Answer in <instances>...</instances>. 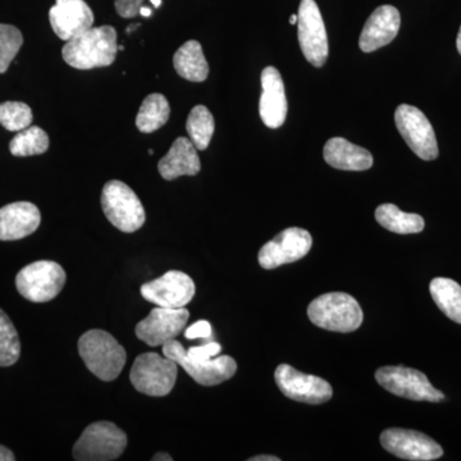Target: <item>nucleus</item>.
I'll return each instance as SVG.
<instances>
[{
  "label": "nucleus",
  "mask_w": 461,
  "mask_h": 461,
  "mask_svg": "<svg viewBox=\"0 0 461 461\" xmlns=\"http://www.w3.org/2000/svg\"><path fill=\"white\" fill-rule=\"evenodd\" d=\"M117 32L112 26L91 27L67 41L63 59L74 68L86 69L108 67L117 57Z\"/></svg>",
  "instance_id": "1"
},
{
  "label": "nucleus",
  "mask_w": 461,
  "mask_h": 461,
  "mask_svg": "<svg viewBox=\"0 0 461 461\" xmlns=\"http://www.w3.org/2000/svg\"><path fill=\"white\" fill-rule=\"evenodd\" d=\"M78 353L85 366L94 375L104 382L114 381L126 364L123 346L102 330H91L78 339Z\"/></svg>",
  "instance_id": "2"
},
{
  "label": "nucleus",
  "mask_w": 461,
  "mask_h": 461,
  "mask_svg": "<svg viewBox=\"0 0 461 461\" xmlns=\"http://www.w3.org/2000/svg\"><path fill=\"white\" fill-rule=\"evenodd\" d=\"M312 323L332 332H354L362 326L363 311L353 296L344 293L324 294L308 308Z\"/></svg>",
  "instance_id": "3"
},
{
  "label": "nucleus",
  "mask_w": 461,
  "mask_h": 461,
  "mask_svg": "<svg viewBox=\"0 0 461 461\" xmlns=\"http://www.w3.org/2000/svg\"><path fill=\"white\" fill-rule=\"evenodd\" d=\"M102 208L109 222L122 232L132 233L145 223V211L140 199L122 181H109L103 187Z\"/></svg>",
  "instance_id": "4"
},
{
  "label": "nucleus",
  "mask_w": 461,
  "mask_h": 461,
  "mask_svg": "<svg viewBox=\"0 0 461 461\" xmlns=\"http://www.w3.org/2000/svg\"><path fill=\"white\" fill-rule=\"evenodd\" d=\"M178 364L157 353L139 355L132 364L130 381L139 393L153 397L168 395L177 379Z\"/></svg>",
  "instance_id": "5"
},
{
  "label": "nucleus",
  "mask_w": 461,
  "mask_h": 461,
  "mask_svg": "<svg viewBox=\"0 0 461 461\" xmlns=\"http://www.w3.org/2000/svg\"><path fill=\"white\" fill-rule=\"evenodd\" d=\"M127 436L111 421H96L85 429L74 446L78 461H111L126 450Z\"/></svg>",
  "instance_id": "6"
},
{
  "label": "nucleus",
  "mask_w": 461,
  "mask_h": 461,
  "mask_svg": "<svg viewBox=\"0 0 461 461\" xmlns=\"http://www.w3.org/2000/svg\"><path fill=\"white\" fill-rule=\"evenodd\" d=\"M65 269L51 260H39L18 272V293L32 303H48L56 299L65 287Z\"/></svg>",
  "instance_id": "7"
},
{
  "label": "nucleus",
  "mask_w": 461,
  "mask_h": 461,
  "mask_svg": "<svg viewBox=\"0 0 461 461\" xmlns=\"http://www.w3.org/2000/svg\"><path fill=\"white\" fill-rule=\"evenodd\" d=\"M379 386L412 402H441L444 393L430 384L424 373L406 366H382L375 372Z\"/></svg>",
  "instance_id": "8"
},
{
  "label": "nucleus",
  "mask_w": 461,
  "mask_h": 461,
  "mask_svg": "<svg viewBox=\"0 0 461 461\" xmlns=\"http://www.w3.org/2000/svg\"><path fill=\"white\" fill-rule=\"evenodd\" d=\"M297 36L305 59L318 68L323 66L329 58V36L315 0H302L300 3Z\"/></svg>",
  "instance_id": "9"
},
{
  "label": "nucleus",
  "mask_w": 461,
  "mask_h": 461,
  "mask_svg": "<svg viewBox=\"0 0 461 461\" xmlns=\"http://www.w3.org/2000/svg\"><path fill=\"white\" fill-rule=\"evenodd\" d=\"M163 355L184 368L194 381L202 386H217L236 375L238 364L229 355L215 357L208 362H193L180 342L172 339L163 345Z\"/></svg>",
  "instance_id": "10"
},
{
  "label": "nucleus",
  "mask_w": 461,
  "mask_h": 461,
  "mask_svg": "<svg viewBox=\"0 0 461 461\" xmlns=\"http://www.w3.org/2000/svg\"><path fill=\"white\" fill-rule=\"evenodd\" d=\"M395 123L403 140L420 159L435 160L438 157L435 130L420 109L409 104L399 105Z\"/></svg>",
  "instance_id": "11"
},
{
  "label": "nucleus",
  "mask_w": 461,
  "mask_h": 461,
  "mask_svg": "<svg viewBox=\"0 0 461 461\" xmlns=\"http://www.w3.org/2000/svg\"><path fill=\"white\" fill-rule=\"evenodd\" d=\"M312 245L313 239L308 230L290 227L260 249L258 260L264 269L278 268L284 264L297 262L308 256Z\"/></svg>",
  "instance_id": "12"
},
{
  "label": "nucleus",
  "mask_w": 461,
  "mask_h": 461,
  "mask_svg": "<svg viewBox=\"0 0 461 461\" xmlns=\"http://www.w3.org/2000/svg\"><path fill=\"white\" fill-rule=\"evenodd\" d=\"M275 379L282 393L295 402L318 405L332 399L333 390L329 382L317 375L296 371L287 364H281L276 369Z\"/></svg>",
  "instance_id": "13"
},
{
  "label": "nucleus",
  "mask_w": 461,
  "mask_h": 461,
  "mask_svg": "<svg viewBox=\"0 0 461 461\" xmlns=\"http://www.w3.org/2000/svg\"><path fill=\"white\" fill-rule=\"evenodd\" d=\"M195 284L186 273L169 271L141 286V296L162 308H185L195 296Z\"/></svg>",
  "instance_id": "14"
},
{
  "label": "nucleus",
  "mask_w": 461,
  "mask_h": 461,
  "mask_svg": "<svg viewBox=\"0 0 461 461\" xmlns=\"http://www.w3.org/2000/svg\"><path fill=\"white\" fill-rule=\"evenodd\" d=\"M381 444L388 453L403 460L430 461L444 455L435 439L417 430L390 429L382 432Z\"/></svg>",
  "instance_id": "15"
},
{
  "label": "nucleus",
  "mask_w": 461,
  "mask_h": 461,
  "mask_svg": "<svg viewBox=\"0 0 461 461\" xmlns=\"http://www.w3.org/2000/svg\"><path fill=\"white\" fill-rule=\"evenodd\" d=\"M189 318L190 312L186 308L157 306L145 320L139 321L135 329L136 336L151 348L163 346L180 335Z\"/></svg>",
  "instance_id": "16"
},
{
  "label": "nucleus",
  "mask_w": 461,
  "mask_h": 461,
  "mask_svg": "<svg viewBox=\"0 0 461 461\" xmlns=\"http://www.w3.org/2000/svg\"><path fill=\"white\" fill-rule=\"evenodd\" d=\"M50 20L58 38L68 41L93 27L94 14L84 0H57L50 8Z\"/></svg>",
  "instance_id": "17"
},
{
  "label": "nucleus",
  "mask_w": 461,
  "mask_h": 461,
  "mask_svg": "<svg viewBox=\"0 0 461 461\" xmlns=\"http://www.w3.org/2000/svg\"><path fill=\"white\" fill-rule=\"evenodd\" d=\"M262 96L259 114L263 123L269 129H280L287 117V99L284 80L276 67H266L262 72Z\"/></svg>",
  "instance_id": "18"
},
{
  "label": "nucleus",
  "mask_w": 461,
  "mask_h": 461,
  "mask_svg": "<svg viewBox=\"0 0 461 461\" xmlns=\"http://www.w3.org/2000/svg\"><path fill=\"white\" fill-rule=\"evenodd\" d=\"M402 25L400 12L393 5H381L366 20L360 35V50L372 53L379 48L386 47L399 33Z\"/></svg>",
  "instance_id": "19"
},
{
  "label": "nucleus",
  "mask_w": 461,
  "mask_h": 461,
  "mask_svg": "<svg viewBox=\"0 0 461 461\" xmlns=\"http://www.w3.org/2000/svg\"><path fill=\"white\" fill-rule=\"evenodd\" d=\"M41 214L29 202L12 203L0 208V241H16L32 235L39 229Z\"/></svg>",
  "instance_id": "20"
},
{
  "label": "nucleus",
  "mask_w": 461,
  "mask_h": 461,
  "mask_svg": "<svg viewBox=\"0 0 461 461\" xmlns=\"http://www.w3.org/2000/svg\"><path fill=\"white\" fill-rule=\"evenodd\" d=\"M202 163L198 149L187 138H178L173 142L168 153L158 163V171L167 181H173L181 176H195L200 172Z\"/></svg>",
  "instance_id": "21"
},
{
  "label": "nucleus",
  "mask_w": 461,
  "mask_h": 461,
  "mask_svg": "<svg viewBox=\"0 0 461 461\" xmlns=\"http://www.w3.org/2000/svg\"><path fill=\"white\" fill-rule=\"evenodd\" d=\"M323 157L330 167L341 171H366L373 166V157L368 150L342 138L327 141Z\"/></svg>",
  "instance_id": "22"
},
{
  "label": "nucleus",
  "mask_w": 461,
  "mask_h": 461,
  "mask_svg": "<svg viewBox=\"0 0 461 461\" xmlns=\"http://www.w3.org/2000/svg\"><path fill=\"white\" fill-rule=\"evenodd\" d=\"M176 72L191 83H203L208 78L209 66L199 41H190L176 51L173 57Z\"/></svg>",
  "instance_id": "23"
},
{
  "label": "nucleus",
  "mask_w": 461,
  "mask_h": 461,
  "mask_svg": "<svg viewBox=\"0 0 461 461\" xmlns=\"http://www.w3.org/2000/svg\"><path fill=\"white\" fill-rule=\"evenodd\" d=\"M375 220L384 229L399 235L420 233L426 226L420 214L405 213L393 204L379 205L375 209Z\"/></svg>",
  "instance_id": "24"
},
{
  "label": "nucleus",
  "mask_w": 461,
  "mask_h": 461,
  "mask_svg": "<svg viewBox=\"0 0 461 461\" xmlns=\"http://www.w3.org/2000/svg\"><path fill=\"white\" fill-rule=\"evenodd\" d=\"M430 295L439 311L461 324V286L450 278L437 277L429 285Z\"/></svg>",
  "instance_id": "25"
},
{
  "label": "nucleus",
  "mask_w": 461,
  "mask_h": 461,
  "mask_svg": "<svg viewBox=\"0 0 461 461\" xmlns=\"http://www.w3.org/2000/svg\"><path fill=\"white\" fill-rule=\"evenodd\" d=\"M171 108L168 100L162 94H150L142 102L136 117V127L142 133H151L165 126L169 120Z\"/></svg>",
  "instance_id": "26"
},
{
  "label": "nucleus",
  "mask_w": 461,
  "mask_h": 461,
  "mask_svg": "<svg viewBox=\"0 0 461 461\" xmlns=\"http://www.w3.org/2000/svg\"><path fill=\"white\" fill-rule=\"evenodd\" d=\"M186 130L195 148L198 150H205L213 138L215 130L213 114L205 105H196L187 117Z\"/></svg>",
  "instance_id": "27"
},
{
  "label": "nucleus",
  "mask_w": 461,
  "mask_h": 461,
  "mask_svg": "<svg viewBox=\"0 0 461 461\" xmlns=\"http://www.w3.org/2000/svg\"><path fill=\"white\" fill-rule=\"evenodd\" d=\"M50 149L48 133L41 127H27L14 136L9 144V150L14 157H30L44 154Z\"/></svg>",
  "instance_id": "28"
},
{
  "label": "nucleus",
  "mask_w": 461,
  "mask_h": 461,
  "mask_svg": "<svg viewBox=\"0 0 461 461\" xmlns=\"http://www.w3.org/2000/svg\"><path fill=\"white\" fill-rule=\"evenodd\" d=\"M21 342L16 327L0 309V366H11L18 362Z\"/></svg>",
  "instance_id": "29"
},
{
  "label": "nucleus",
  "mask_w": 461,
  "mask_h": 461,
  "mask_svg": "<svg viewBox=\"0 0 461 461\" xmlns=\"http://www.w3.org/2000/svg\"><path fill=\"white\" fill-rule=\"evenodd\" d=\"M32 122V111L21 102H5L0 104V124L8 131L20 132Z\"/></svg>",
  "instance_id": "30"
},
{
  "label": "nucleus",
  "mask_w": 461,
  "mask_h": 461,
  "mask_svg": "<svg viewBox=\"0 0 461 461\" xmlns=\"http://www.w3.org/2000/svg\"><path fill=\"white\" fill-rule=\"evenodd\" d=\"M23 44V33L17 27L0 23V74L7 72Z\"/></svg>",
  "instance_id": "31"
},
{
  "label": "nucleus",
  "mask_w": 461,
  "mask_h": 461,
  "mask_svg": "<svg viewBox=\"0 0 461 461\" xmlns=\"http://www.w3.org/2000/svg\"><path fill=\"white\" fill-rule=\"evenodd\" d=\"M221 351H222V346L217 344V342H211L208 345L190 348L186 354L193 362L202 363L213 359L218 354H221Z\"/></svg>",
  "instance_id": "32"
},
{
  "label": "nucleus",
  "mask_w": 461,
  "mask_h": 461,
  "mask_svg": "<svg viewBox=\"0 0 461 461\" xmlns=\"http://www.w3.org/2000/svg\"><path fill=\"white\" fill-rule=\"evenodd\" d=\"M145 0H114L117 14L123 18H133L140 14Z\"/></svg>",
  "instance_id": "33"
},
{
  "label": "nucleus",
  "mask_w": 461,
  "mask_h": 461,
  "mask_svg": "<svg viewBox=\"0 0 461 461\" xmlns=\"http://www.w3.org/2000/svg\"><path fill=\"white\" fill-rule=\"evenodd\" d=\"M212 336V326L208 321H198L185 330L187 339H209Z\"/></svg>",
  "instance_id": "34"
},
{
  "label": "nucleus",
  "mask_w": 461,
  "mask_h": 461,
  "mask_svg": "<svg viewBox=\"0 0 461 461\" xmlns=\"http://www.w3.org/2000/svg\"><path fill=\"white\" fill-rule=\"evenodd\" d=\"M16 457H14V454L12 453L9 448L5 447V446L0 445V461H14Z\"/></svg>",
  "instance_id": "35"
},
{
  "label": "nucleus",
  "mask_w": 461,
  "mask_h": 461,
  "mask_svg": "<svg viewBox=\"0 0 461 461\" xmlns=\"http://www.w3.org/2000/svg\"><path fill=\"white\" fill-rule=\"evenodd\" d=\"M280 457L269 456V455H259V456L250 457L249 461H280Z\"/></svg>",
  "instance_id": "36"
},
{
  "label": "nucleus",
  "mask_w": 461,
  "mask_h": 461,
  "mask_svg": "<svg viewBox=\"0 0 461 461\" xmlns=\"http://www.w3.org/2000/svg\"><path fill=\"white\" fill-rule=\"evenodd\" d=\"M154 461H172L173 457L171 455L167 453H158L153 456Z\"/></svg>",
  "instance_id": "37"
},
{
  "label": "nucleus",
  "mask_w": 461,
  "mask_h": 461,
  "mask_svg": "<svg viewBox=\"0 0 461 461\" xmlns=\"http://www.w3.org/2000/svg\"><path fill=\"white\" fill-rule=\"evenodd\" d=\"M153 9L154 8H151V7H147V5H144V7H142L140 9V14L142 17H151L153 16Z\"/></svg>",
  "instance_id": "38"
},
{
  "label": "nucleus",
  "mask_w": 461,
  "mask_h": 461,
  "mask_svg": "<svg viewBox=\"0 0 461 461\" xmlns=\"http://www.w3.org/2000/svg\"><path fill=\"white\" fill-rule=\"evenodd\" d=\"M456 48H457V51H459V53L461 54V27L459 30V33H457Z\"/></svg>",
  "instance_id": "39"
},
{
  "label": "nucleus",
  "mask_w": 461,
  "mask_h": 461,
  "mask_svg": "<svg viewBox=\"0 0 461 461\" xmlns=\"http://www.w3.org/2000/svg\"><path fill=\"white\" fill-rule=\"evenodd\" d=\"M290 23H291V25H296L297 14H293V16L290 17Z\"/></svg>",
  "instance_id": "40"
},
{
  "label": "nucleus",
  "mask_w": 461,
  "mask_h": 461,
  "mask_svg": "<svg viewBox=\"0 0 461 461\" xmlns=\"http://www.w3.org/2000/svg\"><path fill=\"white\" fill-rule=\"evenodd\" d=\"M140 26V23H136V25H131L127 29V32H131L133 30L138 29V27Z\"/></svg>",
  "instance_id": "41"
},
{
  "label": "nucleus",
  "mask_w": 461,
  "mask_h": 461,
  "mask_svg": "<svg viewBox=\"0 0 461 461\" xmlns=\"http://www.w3.org/2000/svg\"><path fill=\"white\" fill-rule=\"evenodd\" d=\"M118 50H124L123 45H118Z\"/></svg>",
  "instance_id": "42"
}]
</instances>
